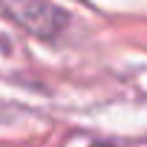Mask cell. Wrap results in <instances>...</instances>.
I'll return each mask as SVG.
<instances>
[{
  "instance_id": "6da1fadb",
  "label": "cell",
  "mask_w": 147,
  "mask_h": 147,
  "mask_svg": "<svg viewBox=\"0 0 147 147\" xmlns=\"http://www.w3.org/2000/svg\"><path fill=\"white\" fill-rule=\"evenodd\" d=\"M0 12L40 38H55L66 23L63 12L49 0H0Z\"/></svg>"
}]
</instances>
